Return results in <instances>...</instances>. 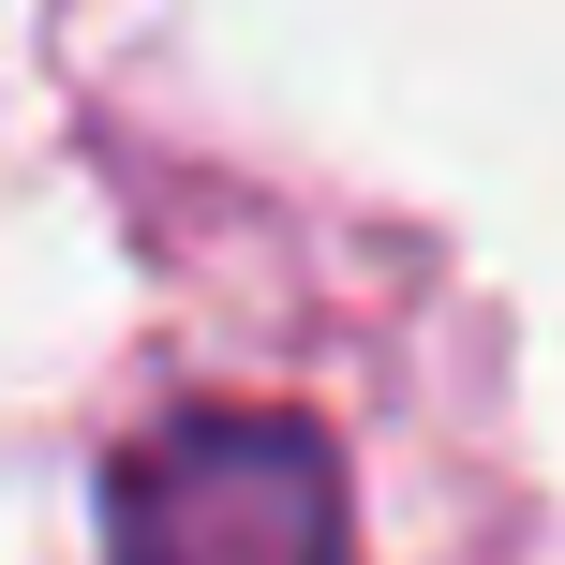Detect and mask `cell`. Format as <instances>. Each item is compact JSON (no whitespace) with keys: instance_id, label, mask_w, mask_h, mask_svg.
<instances>
[{"instance_id":"cell-1","label":"cell","mask_w":565,"mask_h":565,"mask_svg":"<svg viewBox=\"0 0 565 565\" xmlns=\"http://www.w3.org/2000/svg\"><path fill=\"white\" fill-rule=\"evenodd\" d=\"M105 565H358V491L312 417L209 402L105 477Z\"/></svg>"}]
</instances>
